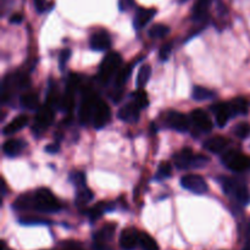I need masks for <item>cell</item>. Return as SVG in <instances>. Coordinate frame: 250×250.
<instances>
[{"label": "cell", "mask_w": 250, "mask_h": 250, "mask_svg": "<svg viewBox=\"0 0 250 250\" xmlns=\"http://www.w3.org/2000/svg\"><path fill=\"white\" fill-rule=\"evenodd\" d=\"M61 209L59 200L46 188H39L33 193V210L44 214L56 212Z\"/></svg>", "instance_id": "cell-1"}, {"label": "cell", "mask_w": 250, "mask_h": 250, "mask_svg": "<svg viewBox=\"0 0 250 250\" xmlns=\"http://www.w3.org/2000/svg\"><path fill=\"white\" fill-rule=\"evenodd\" d=\"M222 190L227 195L233 197L241 205H248L250 203V192L244 183L229 177L220 178Z\"/></svg>", "instance_id": "cell-2"}, {"label": "cell", "mask_w": 250, "mask_h": 250, "mask_svg": "<svg viewBox=\"0 0 250 250\" xmlns=\"http://www.w3.org/2000/svg\"><path fill=\"white\" fill-rule=\"evenodd\" d=\"M175 164L180 170H186V168H199L207 166L210 159L208 156L202 155V154H194L192 149L186 148L181 150L175 155Z\"/></svg>", "instance_id": "cell-3"}, {"label": "cell", "mask_w": 250, "mask_h": 250, "mask_svg": "<svg viewBox=\"0 0 250 250\" xmlns=\"http://www.w3.org/2000/svg\"><path fill=\"white\" fill-rule=\"evenodd\" d=\"M222 163L236 173L250 171V156L238 150H229L225 153L222 156Z\"/></svg>", "instance_id": "cell-4"}, {"label": "cell", "mask_w": 250, "mask_h": 250, "mask_svg": "<svg viewBox=\"0 0 250 250\" xmlns=\"http://www.w3.org/2000/svg\"><path fill=\"white\" fill-rule=\"evenodd\" d=\"M122 58L119 53L116 51H111L107 54L104 59H103L102 63H100L99 72H98V77L103 83H106L112 76L116 72H119V68L121 66Z\"/></svg>", "instance_id": "cell-5"}, {"label": "cell", "mask_w": 250, "mask_h": 250, "mask_svg": "<svg viewBox=\"0 0 250 250\" xmlns=\"http://www.w3.org/2000/svg\"><path fill=\"white\" fill-rule=\"evenodd\" d=\"M99 100L100 99L97 97V94L93 93L92 90H88L83 95V99L80 105V110H78V117H80L81 124L85 125L89 121H92L93 116H94L95 107H97Z\"/></svg>", "instance_id": "cell-6"}, {"label": "cell", "mask_w": 250, "mask_h": 250, "mask_svg": "<svg viewBox=\"0 0 250 250\" xmlns=\"http://www.w3.org/2000/svg\"><path fill=\"white\" fill-rule=\"evenodd\" d=\"M54 121V109L49 105H44L39 109L38 114H37L36 119H34L33 126H32V131L34 134L39 136V134L44 133L46 129L50 127V125Z\"/></svg>", "instance_id": "cell-7"}, {"label": "cell", "mask_w": 250, "mask_h": 250, "mask_svg": "<svg viewBox=\"0 0 250 250\" xmlns=\"http://www.w3.org/2000/svg\"><path fill=\"white\" fill-rule=\"evenodd\" d=\"M181 186L194 194H204L208 192V183L199 175H186L181 178Z\"/></svg>", "instance_id": "cell-8"}, {"label": "cell", "mask_w": 250, "mask_h": 250, "mask_svg": "<svg viewBox=\"0 0 250 250\" xmlns=\"http://www.w3.org/2000/svg\"><path fill=\"white\" fill-rule=\"evenodd\" d=\"M111 119V110H110V106L105 102H103L102 99L98 103L97 107H95L94 116H93V126L97 129L104 128L107 125V122Z\"/></svg>", "instance_id": "cell-9"}, {"label": "cell", "mask_w": 250, "mask_h": 250, "mask_svg": "<svg viewBox=\"0 0 250 250\" xmlns=\"http://www.w3.org/2000/svg\"><path fill=\"white\" fill-rule=\"evenodd\" d=\"M166 122L168 127L178 132H186L189 129V119L180 111H168L166 114Z\"/></svg>", "instance_id": "cell-10"}, {"label": "cell", "mask_w": 250, "mask_h": 250, "mask_svg": "<svg viewBox=\"0 0 250 250\" xmlns=\"http://www.w3.org/2000/svg\"><path fill=\"white\" fill-rule=\"evenodd\" d=\"M89 46L92 50L104 51L111 46V38L106 31H98L90 36Z\"/></svg>", "instance_id": "cell-11"}, {"label": "cell", "mask_w": 250, "mask_h": 250, "mask_svg": "<svg viewBox=\"0 0 250 250\" xmlns=\"http://www.w3.org/2000/svg\"><path fill=\"white\" fill-rule=\"evenodd\" d=\"M190 121L202 132H210L212 129V127H214L210 117L202 109L193 110L192 114H190Z\"/></svg>", "instance_id": "cell-12"}, {"label": "cell", "mask_w": 250, "mask_h": 250, "mask_svg": "<svg viewBox=\"0 0 250 250\" xmlns=\"http://www.w3.org/2000/svg\"><path fill=\"white\" fill-rule=\"evenodd\" d=\"M139 244V232L133 227L122 231L120 236V246L124 250H133Z\"/></svg>", "instance_id": "cell-13"}, {"label": "cell", "mask_w": 250, "mask_h": 250, "mask_svg": "<svg viewBox=\"0 0 250 250\" xmlns=\"http://www.w3.org/2000/svg\"><path fill=\"white\" fill-rule=\"evenodd\" d=\"M139 112H141V107L134 102H131L128 104L124 105L119 110V119L122 120L124 122L134 124L139 120Z\"/></svg>", "instance_id": "cell-14"}, {"label": "cell", "mask_w": 250, "mask_h": 250, "mask_svg": "<svg viewBox=\"0 0 250 250\" xmlns=\"http://www.w3.org/2000/svg\"><path fill=\"white\" fill-rule=\"evenodd\" d=\"M229 144H231V141H229V138H225V137L222 136H217L205 141L204 148L212 154H221L229 148Z\"/></svg>", "instance_id": "cell-15"}, {"label": "cell", "mask_w": 250, "mask_h": 250, "mask_svg": "<svg viewBox=\"0 0 250 250\" xmlns=\"http://www.w3.org/2000/svg\"><path fill=\"white\" fill-rule=\"evenodd\" d=\"M155 15H156V9H154V7H150V9H146V7H139L133 20L134 28L142 29L143 27H146Z\"/></svg>", "instance_id": "cell-16"}, {"label": "cell", "mask_w": 250, "mask_h": 250, "mask_svg": "<svg viewBox=\"0 0 250 250\" xmlns=\"http://www.w3.org/2000/svg\"><path fill=\"white\" fill-rule=\"evenodd\" d=\"M212 111L216 115V124L219 127H225L232 117L231 110H229V103H219L212 107Z\"/></svg>", "instance_id": "cell-17"}, {"label": "cell", "mask_w": 250, "mask_h": 250, "mask_svg": "<svg viewBox=\"0 0 250 250\" xmlns=\"http://www.w3.org/2000/svg\"><path fill=\"white\" fill-rule=\"evenodd\" d=\"M28 121L29 119L28 116H26V115H20V116H16L11 122H9V124L4 127L2 133H4L5 136H12V134L17 133L19 131L23 129L24 127L27 126V124H28Z\"/></svg>", "instance_id": "cell-18"}, {"label": "cell", "mask_w": 250, "mask_h": 250, "mask_svg": "<svg viewBox=\"0 0 250 250\" xmlns=\"http://www.w3.org/2000/svg\"><path fill=\"white\" fill-rule=\"evenodd\" d=\"M24 146H26V143H24L23 141H20V139H9V141L5 142L4 146H2V151H4L7 156L14 158V156H17L22 150H23Z\"/></svg>", "instance_id": "cell-19"}, {"label": "cell", "mask_w": 250, "mask_h": 250, "mask_svg": "<svg viewBox=\"0 0 250 250\" xmlns=\"http://www.w3.org/2000/svg\"><path fill=\"white\" fill-rule=\"evenodd\" d=\"M229 110H231L232 117L238 116V115H246L248 112V102L244 98L238 97L236 99L229 102Z\"/></svg>", "instance_id": "cell-20"}, {"label": "cell", "mask_w": 250, "mask_h": 250, "mask_svg": "<svg viewBox=\"0 0 250 250\" xmlns=\"http://www.w3.org/2000/svg\"><path fill=\"white\" fill-rule=\"evenodd\" d=\"M210 4H211V0H197L192 11L193 20H195V21L204 20L208 15Z\"/></svg>", "instance_id": "cell-21"}, {"label": "cell", "mask_w": 250, "mask_h": 250, "mask_svg": "<svg viewBox=\"0 0 250 250\" xmlns=\"http://www.w3.org/2000/svg\"><path fill=\"white\" fill-rule=\"evenodd\" d=\"M21 105L24 109L36 110L39 107V97L37 93L28 92L21 97Z\"/></svg>", "instance_id": "cell-22"}, {"label": "cell", "mask_w": 250, "mask_h": 250, "mask_svg": "<svg viewBox=\"0 0 250 250\" xmlns=\"http://www.w3.org/2000/svg\"><path fill=\"white\" fill-rule=\"evenodd\" d=\"M14 208L16 210H29L33 209V194H22L15 200Z\"/></svg>", "instance_id": "cell-23"}, {"label": "cell", "mask_w": 250, "mask_h": 250, "mask_svg": "<svg viewBox=\"0 0 250 250\" xmlns=\"http://www.w3.org/2000/svg\"><path fill=\"white\" fill-rule=\"evenodd\" d=\"M115 229H116V226H115V225H106V226L103 227L99 232H97V234H95V237H94L97 244L102 246L104 242L109 241V239L114 236Z\"/></svg>", "instance_id": "cell-24"}, {"label": "cell", "mask_w": 250, "mask_h": 250, "mask_svg": "<svg viewBox=\"0 0 250 250\" xmlns=\"http://www.w3.org/2000/svg\"><path fill=\"white\" fill-rule=\"evenodd\" d=\"M151 76V67L149 65H143L138 71V75H137V80H136V85L142 89L146 83L149 82Z\"/></svg>", "instance_id": "cell-25"}, {"label": "cell", "mask_w": 250, "mask_h": 250, "mask_svg": "<svg viewBox=\"0 0 250 250\" xmlns=\"http://www.w3.org/2000/svg\"><path fill=\"white\" fill-rule=\"evenodd\" d=\"M139 246L143 250H159V246L155 239L146 232L139 233Z\"/></svg>", "instance_id": "cell-26"}, {"label": "cell", "mask_w": 250, "mask_h": 250, "mask_svg": "<svg viewBox=\"0 0 250 250\" xmlns=\"http://www.w3.org/2000/svg\"><path fill=\"white\" fill-rule=\"evenodd\" d=\"M192 97L193 99L198 100V102H203V100L212 99V98L215 97V92H212V90L208 89V88L205 87L197 85V87H194V89H193Z\"/></svg>", "instance_id": "cell-27"}, {"label": "cell", "mask_w": 250, "mask_h": 250, "mask_svg": "<svg viewBox=\"0 0 250 250\" xmlns=\"http://www.w3.org/2000/svg\"><path fill=\"white\" fill-rule=\"evenodd\" d=\"M92 199L93 192L89 188H80V190L77 192V195H76V204H77L78 207H83V205H87Z\"/></svg>", "instance_id": "cell-28"}, {"label": "cell", "mask_w": 250, "mask_h": 250, "mask_svg": "<svg viewBox=\"0 0 250 250\" xmlns=\"http://www.w3.org/2000/svg\"><path fill=\"white\" fill-rule=\"evenodd\" d=\"M131 71L132 65H128L126 66V67H122L121 70L117 72L116 80H115V88H116V89H121V88L124 87L125 83L128 80V76L131 75Z\"/></svg>", "instance_id": "cell-29"}, {"label": "cell", "mask_w": 250, "mask_h": 250, "mask_svg": "<svg viewBox=\"0 0 250 250\" xmlns=\"http://www.w3.org/2000/svg\"><path fill=\"white\" fill-rule=\"evenodd\" d=\"M168 32H170L168 26H166L164 23H156L149 29L148 34L150 38H163V37L167 36Z\"/></svg>", "instance_id": "cell-30"}, {"label": "cell", "mask_w": 250, "mask_h": 250, "mask_svg": "<svg viewBox=\"0 0 250 250\" xmlns=\"http://www.w3.org/2000/svg\"><path fill=\"white\" fill-rule=\"evenodd\" d=\"M132 99H133L132 102L136 103L141 109H144V107H146L149 105L148 95H146V93L143 89H139L137 92L132 93Z\"/></svg>", "instance_id": "cell-31"}, {"label": "cell", "mask_w": 250, "mask_h": 250, "mask_svg": "<svg viewBox=\"0 0 250 250\" xmlns=\"http://www.w3.org/2000/svg\"><path fill=\"white\" fill-rule=\"evenodd\" d=\"M21 225H26V226H33V225H49L50 221L44 217L39 216H23L19 220Z\"/></svg>", "instance_id": "cell-32"}, {"label": "cell", "mask_w": 250, "mask_h": 250, "mask_svg": "<svg viewBox=\"0 0 250 250\" xmlns=\"http://www.w3.org/2000/svg\"><path fill=\"white\" fill-rule=\"evenodd\" d=\"M171 172H172L171 164L167 163V161H163V163L159 165L158 172H156V180H159V181L166 180V178L170 177Z\"/></svg>", "instance_id": "cell-33"}, {"label": "cell", "mask_w": 250, "mask_h": 250, "mask_svg": "<svg viewBox=\"0 0 250 250\" xmlns=\"http://www.w3.org/2000/svg\"><path fill=\"white\" fill-rule=\"evenodd\" d=\"M234 134L241 139H247L250 136V125L248 122H241L234 127Z\"/></svg>", "instance_id": "cell-34"}, {"label": "cell", "mask_w": 250, "mask_h": 250, "mask_svg": "<svg viewBox=\"0 0 250 250\" xmlns=\"http://www.w3.org/2000/svg\"><path fill=\"white\" fill-rule=\"evenodd\" d=\"M106 209H109V208H107V205H105V203H102V204L97 205V207H94V208H92V209L88 210L87 211L88 217H89L92 221H95V220H98L100 216H102L103 212H104V210H106Z\"/></svg>", "instance_id": "cell-35"}, {"label": "cell", "mask_w": 250, "mask_h": 250, "mask_svg": "<svg viewBox=\"0 0 250 250\" xmlns=\"http://www.w3.org/2000/svg\"><path fill=\"white\" fill-rule=\"evenodd\" d=\"M70 181L77 187L83 188L85 187V177L82 172H72L70 176Z\"/></svg>", "instance_id": "cell-36"}, {"label": "cell", "mask_w": 250, "mask_h": 250, "mask_svg": "<svg viewBox=\"0 0 250 250\" xmlns=\"http://www.w3.org/2000/svg\"><path fill=\"white\" fill-rule=\"evenodd\" d=\"M171 50H172V43H167V44H164L161 46L160 51H159V58H160L161 61H166L170 56Z\"/></svg>", "instance_id": "cell-37"}, {"label": "cell", "mask_w": 250, "mask_h": 250, "mask_svg": "<svg viewBox=\"0 0 250 250\" xmlns=\"http://www.w3.org/2000/svg\"><path fill=\"white\" fill-rule=\"evenodd\" d=\"M33 1L37 12H39V14H43V12L48 11L50 9V5H49V2L46 0H33Z\"/></svg>", "instance_id": "cell-38"}, {"label": "cell", "mask_w": 250, "mask_h": 250, "mask_svg": "<svg viewBox=\"0 0 250 250\" xmlns=\"http://www.w3.org/2000/svg\"><path fill=\"white\" fill-rule=\"evenodd\" d=\"M71 56V50L70 49H63V50L60 51V55H59V62H60V67H65L66 62L70 60Z\"/></svg>", "instance_id": "cell-39"}, {"label": "cell", "mask_w": 250, "mask_h": 250, "mask_svg": "<svg viewBox=\"0 0 250 250\" xmlns=\"http://www.w3.org/2000/svg\"><path fill=\"white\" fill-rule=\"evenodd\" d=\"M134 5V0H119V7L121 11L129 10Z\"/></svg>", "instance_id": "cell-40"}, {"label": "cell", "mask_w": 250, "mask_h": 250, "mask_svg": "<svg viewBox=\"0 0 250 250\" xmlns=\"http://www.w3.org/2000/svg\"><path fill=\"white\" fill-rule=\"evenodd\" d=\"M59 150H60V146H59L58 143L49 144V146L45 148V151H48V153H50V154L58 153Z\"/></svg>", "instance_id": "cell-41"}, {"label": "cell", "mask_w": 250, "mask_h": 250, "mask_svg": "<svg viewBox=\"0 0 250 250\" xmlns=\"http://www.w3.org/2000/svg\"><path fill=\"white\" fill-rule=\"evenodd\" d=\"M22 15L21 14H14L11 17H10V23H14V24H19L22 22Z\"/></svg>", "instance_id": "cell-42"}, {"label": "cell", "mask_w": 250, "mask_h": 250, "mask_svg": "<svg viewBox=\"0 0 250 250\" xmlns=\"http://www.w3.org/2000/svg\"><path fill=\"white\" fill-rule=\"evenodd\" d=\"M246 237H247V243H248V248H249V247H250V221L248 224V227H247Z\"/></svg>", "instance_id": "cell-43"}, {"label": "cell", "mask_w": 250, "mask_h": 250, "mask_svg": "<svg viewBox=\"0 0 250 250\" xmlns=\"http://www.w3.org/2000/svg\"><path fill=\"white\" fill-rule=\"evenodd\" d=\"M67 250H81V249H77V248H76V249H67Z\"/></svg>", "instance_id": "cell-44"}, {"label": "cell", "mask_w": 250, "mask_h": 250, "mask_svg": "<svg viewBox=\"0 0 250 250\" xmlns=\"http://www.w3.org/2000/svg\"><path fill=\"white\" fill-rule=\"evenodd\" d=\"M181 1H186V0H181Z\"/></svg>", "instance_id": "cell-45"}]
</instances>
